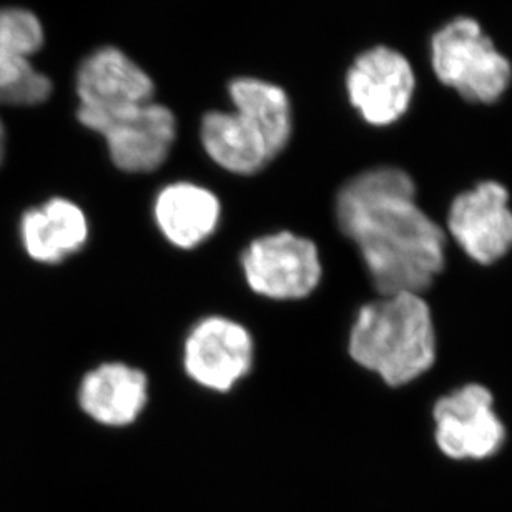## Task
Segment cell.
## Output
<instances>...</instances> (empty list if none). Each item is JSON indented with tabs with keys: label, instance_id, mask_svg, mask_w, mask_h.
<instances>
[{
	"label": "cell",
	"instance_id": "obj_1",
	"mask_svg": "<svg viewBox=\"0 0 512 512\" xmlns=\"http://www.w3.org/2000/svg\"><path fill=\"white\" fill-rule=\"evenodd\" d=\"M336 218L383 296L419 295L443 270V230L418 207L413 180L399 168L351 178L336 197Z\"/></svg>",
	"mask_w": 512,
	"mask_h": 512
},
{
	"label": "cell",
	"instance_id": "obj_2",
	"mask_svg": "<svg viewBox=\"0 0 512 512\" xmlns=\"http://www.w3.org/2000/svg\"><path fill=\"white\" fill-rule=\"evenodd\" d=\"M350 353L391 386L416 380L436 356L429 306L416 293L384 296L363 306L351 330Z\"/></svg>",
	"mask_w": 512,
	"mask_h": 512
},
{
	"label": "cell",
	"instance_id": "obj_3",
	"mask_svg": "<svg viewBox=\"0 0 512 512\" xmlns=\"http://www.w3.org/2000/svg\"><path fill=\"white\" fill-rule=\"evenodd\" d=\"M431 64L439 82L474 104L498 102L511 85V62L471 17L453 19L433 35Z\"/></svg>",
	"mask_w": 512,
	"mask_h": 512
},
{
	"label": "cell",
	"instance_id": "obj_4",
	"mask_svg": "<svg viewBox=\"0 0 512 512\" xmlns=\"http://www.w3.org/2000/svg\"><path fill=\"white\" fill-rule=\"evenodd\" d=\"M77 119L105 138L115 167L127 173L162 167L177 137L172 110L155 102L105 112L79 109Z\"/></svg>",
	"mask_w": 512,
	"mask_h": 512
},
{
	"label": "cell",
	"instance_id": "obj_5",
	"mask_svg": "<svg viewBox=\"0 0 512 512\" xmlns=\"http://www.w3.org/2000/svg\"><path fill=\"white\" fill-rule=\"evenodd\" d=\"M245 278L255 293L271 300H301L321 280L315 243L295 233L258 238L242 255Z\"/></svg>",
	"mask_w": 512,
	"mask_h": 512
},
{
	"label": "cell",
	"instance_id": "obj_6",
	"mask_svg": "<svg viewBox=\"0 0 512 512\" xmlns=\"http://www.w3.org/2000/svg\"><path fill=\"white\" fill-rule=\"evenodd\" d=\"M414 89L416 77L409 60L384 45L363 52L346 75L351 105L376 127L398 122L413 102Z\"/></svg>",
	"mask_w": 512,
	"mask_h": 512
},
{
	"label": "cell",
	"instance_id": "obj_7",
	"mask_svg": "<svg viewBox=\"0 0 512 512\" xmlns=\"http://www.w3.org/2000/svg\"><path fill=\"white\" fill-rule=\"evenodd\" d=\"M253 338L245 326L223 316H208L188 333L183 348L187 375L203 388L227 393L250 373Z\"/></svg>",
	"mask_w": 512,
	"mask_h": 512
},
{
	"label": "cell",
	"instance_id": "obj_8",
	"mask_svg": "<svg viewBox=\"0 0 512 512\" xmlns=\"http://www.w3.org/2000/svg\"><path fill=\"white\" fill-rule=\"evenodd\" d=\"M436 443L453 459H486L503 448L506 429L494 413L493 396L481 384H468L434 406Z\"/></svg>",
	"mask_w": 512,
	"mask_h": 512
},
{
	"label": "cell",
	"instance_id": "obj_9",
	"mask_svg": "<svg viewBox=\"0 0 512 512\" xmlns=\"http://www.w3.org/2000/svg\"><path fill=\"white\" fill-rule=\"evenodd\" d=\"M449 232L473 260L489 265L512 247L509 193L498 182L479 183L454 200L449 210Z\"/></svg>",
	"mask_w": 512,
	"mask_h": 512
},
{
	"label": "cell",
	"instance_id": "obj_10",
	"mask_svg": "<svg viewBox=\"0 0 512 512\" xmlns=\"http://www.w3.org/2000/svg\"><path fill=\"white\" fill-rule=\"evenodd\" d=\"M42 45L44 29L37 15L25 9L0 10V104L30 107L49 99L52 82L29 60Z\"/></svg>",
	"mask_w": 512,
	"mask_h": 512
},
{
	"label": "cell",
	"instance_id": "obj_11",
	"mask_svg": "<svg viewBox=\"0 0 512 512\" xmlns=\"http://www.w3.org/2000/svg\"><path fill=\"white\" fill-rule=\"evenodd\" d=\"M153 94L155 85L147 72L115 47L95 50L77 72L79 109H124L152 102Z\"/></svg>",
	"mask_w": 512,
	"mask_h": 512
},
{
	"label": "cell",
	"instance_id": "obj_12",
	"mask_svg": "<svg viewBox=\"0 0 512 512\" xmlns=\"http://www.w3.org/2000/svg\"><path fill=\"white\" fill-rule=\"evenodd\" d=\"M147 401V376L124 363H105L85 375L80 384V408L105 426L132 424Z\"/></svg>",
	"mask_w": 512,
	"mask_h": 512
},
{
	"label": "cell",
	"instance_id": "obj_13",
	"mask_svg": "<svg viewBox=\"0 0 512 512\" xmlns=\"http://www.w3.org/2000/svg\"><path fill=\"white\" fill-rule=\"evenodd\" d=\"M153 213L168 242L183 250H192L215 233L222 207L207 188L178 182L160 190Z\"/></svg>",
	"mask_w": 512,
	"mask_h": 512
},
{
	"label": "cell",
	"instance_id": "obj_14",
	"mask_svg": "<svg viewBox=\"0 0 512 512\" xmlns=\"http://www.w3.org/2000/svg\"><path fill=\"white\" fill-rule=\"evenodd\" d=\"M20 237L30 258L55 265L80 252L89 238L82 208L65 198H52L32 208L20 222Z\"/></svg>",
	"mask_w": 512,
	"mask_h": 512
},
{
	"label": "cell",
	"instance_id": "obj_15",
	"mask_svg": "<svg viewBox=\"0 0 512 512\" xmlns=\"http://www.w3.org/2000/svg\"><path fill=\"white\" fill-rule=\"evenodd\" d=\"M202 143L213 162L237 175L260 172L275 158L260 130L238 112L205 115Z\"/></svg>",
	"mask_w": 512,
	"mask_h": 512
},
{
	"label": "cell",
	"instance_id": "obj_16",
	"mask_svg": "<svg viewBox=\"0 0 512 512\" xmlns=\"http://www.w3.org/2000/svg\"><path fill=\"white\" fill-rule=\"evenodd\" d=\"M235 112L250 120L265 138L273 157L290 142L293 115L285 90L253 77H240L230 84Z\"/></svg>",
	"mask_w": 512,
	"mask_h": 512
},
{
	"label": "cell",
	"instance_id": "obj_17",
	"mask_svg": "<svg viewBox=\"0 0 512 512\" xmlns=\"http://www.w3.org/2000/svg\"><path fill=\"white\" fill-rule=\"evenodd\" d=\"M4 127H2V122H0V160L4 157Z\"/></svg>",
	"mask_w": 512,
	"mask_h": 512
}]
</instances>
